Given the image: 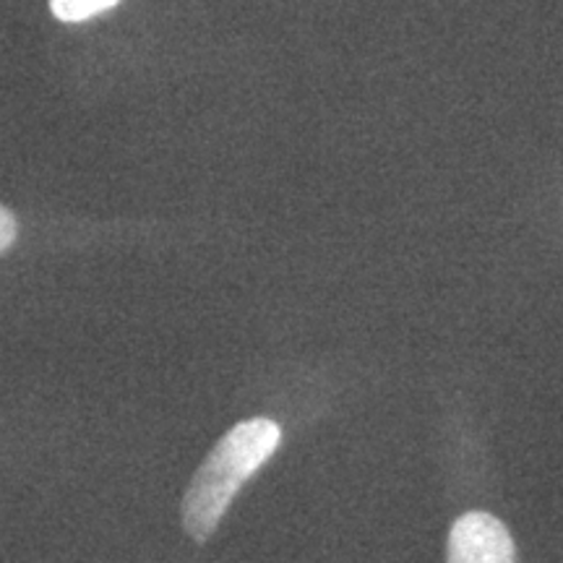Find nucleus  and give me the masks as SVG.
<instances>
[{
    "mask_svg": "<svg viewBox=\"0 0 563 563\" xmlns=\"http://www.w3.org/2000/svg\"><path fill=\"white\" fill-rule=\"evenodd\" d=\"M449 563H517V553L504 522L485 511H470L449 532Z\"/></svg>",
    "mask_w": 563,
    "mask_h": 563,
    "instance_id": "obj_2",
    "label": "nucleus"
},
{
    "mask_svg": "<svg viewBox=\"0 0 563 563\" xmlns=\"http://www.w3.org/2000/svg\"><path fill=\"white\" fill-rule=\"evenodd\" d=\"M16 235H19L16 217H13L5 207H0V253L11 249L13 241H16Z\"/></svg>",
    "mask_w": 563,
    "mask_h": 563,
    "instance_id": "obj_4",
    "label": "nucleus"
},
{
    "mask_svg": "<svg viewBox=\"0 0 563 563\" xmlns=\"http://www.w3.org/2000/svg\"><path fill=\"white\" fill-rule=\"evenodd\" d=\"M279 439V426L269 418L238 422L230 433H224L214 452L203 460L183 498V527L194 540L203 543L211 538L224 511L230 509L232 498L274 454Z\"/></svg>",
    "mask_w": 563,
    "mask_h": 563,
    "instance_id": "obj_1",
    "label": "nucleus"
},
{
    "mask_svg": "<svg viewBox=\"0 0 563 563\" xmlns=\"http://www.w3.org/2000/svg\"><path fill=\"white\" fill-rule=\"evenodd\" d=\"M121 0H51V11L55 19L68 21V24H76V21H89L100 13L115 9Z\"/></svg>",
    "mask_w": 563,
    "mask_h": 563,
    "instance_id": "obj_3",
    "label": "nucleus"
}]
</instances>
